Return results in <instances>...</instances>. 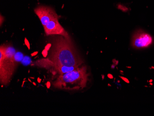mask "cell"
<instances>
[{"mask_svg":"<svg viewBox=\"0 0 154 116\" xmlns=\"http://www.w3.org/2000/svg\"><path fill=\"white\" fill-rule=\"evenodd\" d=\"M53 38L48 57L38 61V64L52 69L60 66L79 67L83 65L84 61L77 52L70 37L57 35Z\"/></svg>","mask_w":154,"mask_h":116,"instance_id":"cell-1","label":"cell"},{"mask_svg":"<svg viewBox=\"0 0 154 116\" xmlns=\"http://www.w3.org/2000/svg\"><path fill=\"white\" fill-rule=\"evenodd\" d=\"M24 56L21 52H17L10 44L0 46V83L7 86L10 83L18 64Z\"/></svg>","mask_w":154,"mask_h":116,"instance_id":"cell-2","label":"cell"},{"mask_svg":"<svg viewBox=\"0 0 154 116\" xmlns=\"http://www.w3.org/2000/svg\"><path fill=\"white\" fill-rule=\"evenodd\" d=\"M89 75L87 66L82 65L73 71L58 76L53 81L52 85L59 89L80 90L87 86Z\"/></svg>","mask_w":154,"mask_h":116,"instance_id":"cell-3","label":"cell"},{"mask_svg":"<svg viewBox=\"0 0 154 116\" xmlns=\"http://www.w3.org/2000/svg\"><path fill=\"white\" fill-rule=\"evenodd\" d=\"M154 42L152 36L143 30H138L132 36L131 46L136 49H145L151 46Z\"/></svg>","mask_w":154,"mask_h":116,"instance_id":"cell-4","label":"cell"},{"mask_svg":"<svg viewBox=\"0 0 154 116\" xmlns=\"http://www.w3.org/2000/svg\"><path fill=\"white\" fill-rule=\"evenodd\" d=\"M34 12L39 19L43 27L46 26L53 19H59V16L54 9L48 6H38L34 9Z\"/></svg>","mask_w":154,"mask_h":116,"instance_id":"cell-5","label":"cell"},{"mask_svg":"<svg viewBox=\"0 0 154 116\" xmlns=\"http://www.w3.org/2000/svg\"><path fill=\"white\" fill-rule=\"evenodd\" d=\"M59 19L52 20L46 26L44 27L45 33L47 36L60 35L66 38H70V35L59 21Z\"/></svg>","mask_w":154,"mask_h":116,"instance_id":"cell-6","label":"cell"}]
</instances>
